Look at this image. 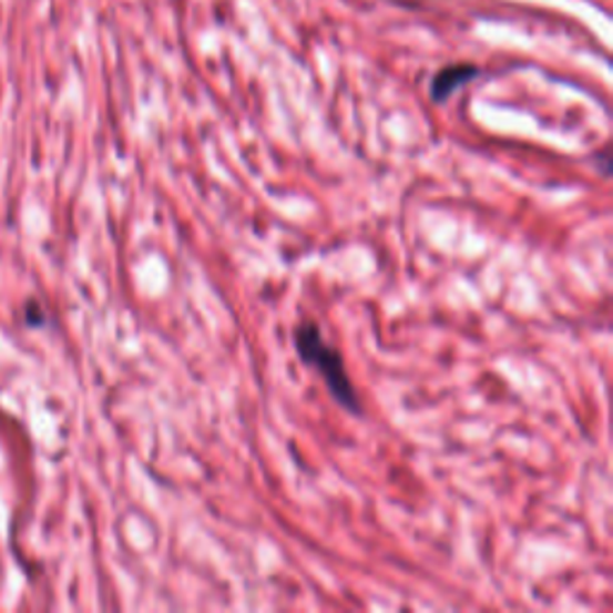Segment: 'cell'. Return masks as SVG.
<instances>
[{
    "instance_id": "6da1fadb",
    "label": "cell",
    "mask_w": 613,
    "mask_h": 613,
    "mask_svg": "<svg viewBox=\"0 0 613 613\" xmlns=\"http://www.w3.org/2000/svg\"><path fill=\"white\" fill-rule=\"evenodd\" d=\"M295 348H297V355H300V360L307 367H314L321 374L326 386H328V391H331L336 402H340L343 408L355 412V415L362 412L360 398H357V391L353 388L350 377L346 371V362H343L340 353L334 350L321 338V331L317 324L303 321L295 328Z\"/></svg>"
},
{
    "instance_id": "7a4b0ae2",
    "label": "cell",
    "mask_w": 613,
    "mask_h": 613,
    "mask_svg": "<svg viewBox=\"0 0 613 613\" xmlns=\"http://www.w3.org/2000/svg\"><path fill=\"white\" fill-rule=\"evenodd\" d=\"M480 78V68L474 65H448L433 74L431 80V99L437 103H443L451 99L460 86Z\"/></svg>"
}]
</instances>
